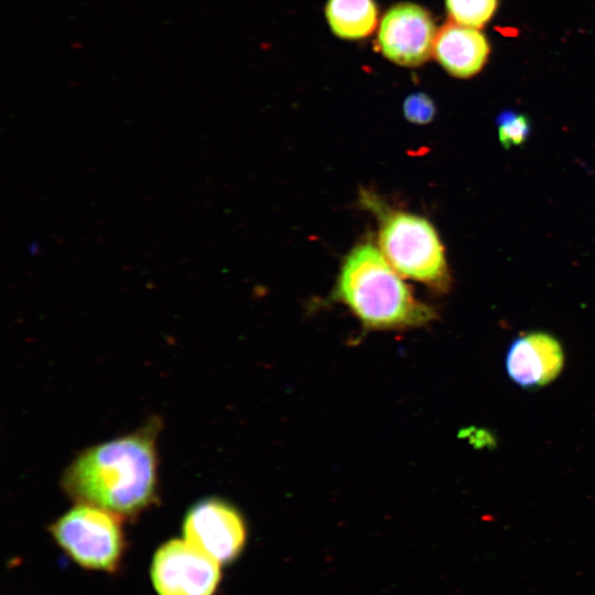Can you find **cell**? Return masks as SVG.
<instances>
[{"label":"cell","mask_w":595,"mask_h":595,"mask_svg":"<svg viewBox=\"0 0 595 595\" xmlns=\"http://www.w3.org/2000/svg\"><path fill=\"white\" fill-rule=\"evenodd\" d=\"M361 203L377 217L378 248L392 268L435 292H447L452 277L433 224L420 215L393 209L369 192H363Z\"/></svg>","instance_id":"3957f363"},{"label":"cell","mask_w":595,"mask_h":595,"mask_svg":"<svg viewBox=\"0 0 595 595\" xmlns=\"http://www.w3.org/2000/svg\"><path fill=\"white\" fill-rule=\"evenodd\" d=\"M156 425L82 452L62 476L64 491L120 518L148 508L156 495Z\"/></svg>","instance_id":"6da1fadb"},{"label":"cell","mask_w":595,"mask_h":595,"mask_svg":"<svg viewBox=\"0 0 595 595\" xmlns=\"http://www.w3.org/2000/svg\"><path fill=\"white\" fill-rule=\"evenodd\" d=\"M55 542L78 565L113 572L120 565L125 538L120 517L96 506L78 504L50 528Z\"/></svg>","instance_id":"277c9868"},{"label":"cell","mask_w":595,"mask_h":595,"mask_svg":"<svg viewBox=\"0 0 595 595\" xmlns=\"http://www.w3.org/2000/svg\"><path fill=\"white\" fill-rule=\"evenodd\" d=\"M150 574L159 595H213L220 563L185 539H172L155 552Z\"/></svg>","instance_id":"5b68a950"},{"label":"cell","mask_w":595,"mask_h":595,"mask_svg":"<svg viewBox=\"0 0 595 595\" xmlns=\"http://www.w3.org/2000/svg\"><path fill=\"white\" fill-rule=\"evenodd\" d=\"M536 348L542 365L541 387L552 382L564 366V351L560 342L547 332L536 331L526 334Z\"/></svg>","instance_id":"8fae6325"},{"label":"cell","mask_w":595,"mask_h":595,"mask_svg":"<svg viewBox=\"0 0 595 595\" xmlns=\"http://www.w3.org/2000/svg\"><path fill=\"white\" fill-rule=\"evenodd\" d=\"M325 13L333 33L346 40L368 36L378 21L375 0H328Z\"/></svg>","instance_id":"9c48e42d"},{"label":"cell","mask_w":595,"mask_h":595,"mask_svg":"<svg viewBox=\"0 0 595 595\" xmlns=\"http://www.w3.org/2000/svg\"><path fill=\"white\" fill-rule=\"evenodd\" d=\"M505 367L509 378L524 389L540 388L542 365L527 335L516 337L509 345Z\"/></svg>","instance_id":"30bf717a"},{"label":"cell","mask_w":595,"mask_h":595,"mask_svg":"<svg viewBox=\"0 0 595 595\" xmlns=\"http://www.w3.org/2000/svg\"><path fill=\"white\" fill-rule=\"evenodd\" d=\"M436 33L428 10L414 3L401 2L383 14L378 45L389 61L402 66H419L433 53Z\"/></svg>","instance_id":"52a82bcc"},{"label":"cell","mask_w":595,"mask_h":595,"mask_svg":"<svg viewBox=\"0 0 595 595\" xmlns=\"http://www.w3.org/2000/svg\"><path fill=\"white\" fill-rule=\"evenodd\" d=\"M496 126L498 139L506 150L522 145L530 137L529 117L515 110L500 112L496 118Z\"/></svg>","instance_id":"4fadbf2b"},{"label":"cell","mask_w":595,"mask_h":595,"mask_svg":"<svg viewBox=\"0 0 595 595\" xmlns=\"http://www.w3.org/2000/svg\"><path fill=\"white\" fill-rule=\"evenodd\" d=\"M402 109L405 119L416 125L430 123L436 113L433 99L423 93L409 95L404 99Z\"/></svg>","instance_id":"5bb4252c"},{"label":"cell","mask_w":595,"mask_h":595,"mask_svg":"<svg viewBox=\"0 0 595 595\" xmlns=\"http://www.w3.org/2000/svg\"><path fill=\"white\" fill-rule=\"evenodd\" d=\"M498 0H445L451 21L475 29L484 26L495 14Z\"/></svg>","instance_id":"7c38bea8"},{"label":"cell","mask_w":595,"mask_h":595,"mask_svg":"<svg viewBox=\"0 0 595 595\" xmlns=\"http://www.w3.org/2000/svg\"><path fill=\"white\" fill-rule=\"evenodd\" d=\"M184 539L220 564L235 560L246 543V526L240 513L216 498L201 500L187 511Z\"/></svg>","instance_id":"8992f818"},{"label":"cell","mask_w":595,"mask_h":595,"mask_svg":"<svg viewBox=\"0 0 595 595\" xmlns=\"http://www.w3.org/2000/svg\"><path fill=\"white\" fill-rule=\"evenodd\" d=\"M332 295L370 331L414 328L437 317L434 307L413 295L371 240L346 255Z\"/></svg>","instance_id":"7a4b0ae2"},{"label":"cell","mask_w":595,"mask_h":595,"mask_svg":"<svg viewBox=\"0 0 595 595\" xmlns=\"http://www.w3.org/2000/svg\"><path fill=\"white\" fill-rule=\"evenodd\" d=\"M489 53L488 40L478 29L450 21L436 33L433 54L454 77L469 78L479 73Z\"/></svg>","instance_id":"ba28073f"}]
</instances>
